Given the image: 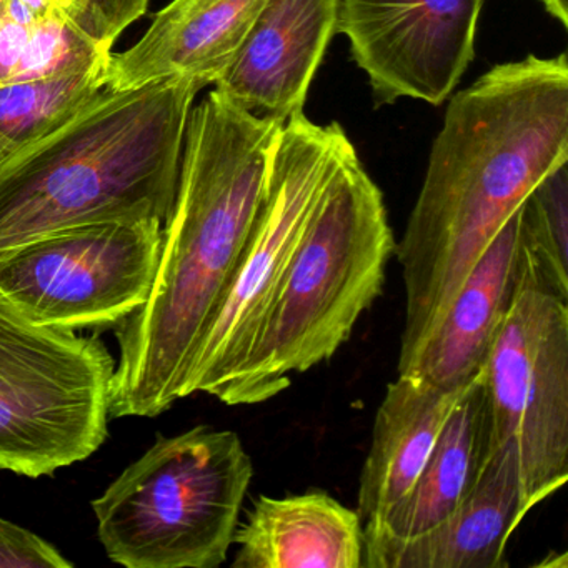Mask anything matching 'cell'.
<instances>
[{"label":"cell","instance_id":"cell-14","mask_svg":"<svg viewBox=\"0 0 568 568\" xmlns=\"http://www.w3.org/2000/svg\"><path fill=\"white\" fill-rule=\"evenodd\" d=\"M530 511L524 504L517 458L491 448L470 494L432 530L364 550L365 568H505L507 545Z\"/></svg>","mask_w":568,"mask_h":568},{"label":"cell","instance_id":"cell-9","mask_svg":"<svg viewBox=\"0 0 568 568\" xmlns=\"http://www.w3.org/2000/svg\"><path fill=\"white\" fill-rule=\"evenodd\" d=\"M161 222H98L32 239L0 255V292L42 325L118 327L148 302Z\"/></svg>","mask_w":568,"mask_h":568},{"label":"cell","instance_id":"cell-1","mask_svg":"<svg viewBox=\"0 0 568 568\" xmlns=\"http://www.w3.org/2000/svg\"><path fill=\"white\" fill-rule=\"evenodd\" d=\"M567 161V54L495 65L450 99L395 245L405 287L398 374L501 225Z\"/></svg>","mask_w":568,"mask_h":568},{"label":"cell","instance_id":"cell-15","mask_svg":"<svg viewBox=\"0 0 568 568\" xmlns=\"http://www.w3.org/2000/svg\"><path fill=\"white\" fill-rule=\"evenodd\" d=\"M491 452L484 368L462 388L417 481L387 517L364 528V550L404 544L448 517L470 494Z\"/></svg>","mask_w":568,"mask_h":568},{"label":"cell","instance_id":"cell-16","mask_svg":"<svg viewBox=\"0 0 568 568\" xmlns=\"http://www.w3.org/2000/svg\"><path fill=\"white\" fill-rule=\"evenodd\" d=\"M234 568H362L364 524L325 491L262 495L237 527Z\"/></svg>","mask_w":568,"mask_h":568},{"label":"cell","instance_id":"cell-11","mask_svg":"<svg viewBox=\"0 0 568 568\" xmlns=\"http://www.w3.org/2000/svg\"><path fill=\"white\" fill-rule=\"evenodd\" d=\"M530 282L540 285L518 207L471 265L447 311L400 374L417 375L447 390L464 387L484 368L498 327Z\"/></svg>","mask_w":568,"mask_h":568},{"label":"cell","instance_id":"cell-6","mask_svg":"<svg viewBox=\"0 0 568 568\" xmlns=\"http://www.w3.org/2000/svg\"><path fill=\"white\" fill-rule=\"evenodd\" d=\"M114 374L104 342L38 324L0 292V470L45 477L95 454Z\"/></svg>","mask_w":568,"mask_h":568},{"label":"cell","instance_id":"cell-2","mask_svg":"<svg viewBox=\"0 0 568 568\" xmlns=\"http://www.w3.org/2000/svg\"><path fill=\"white\" fill-rule=\"evenodd\" d=\"M282 128L217 89L192 108L151 295L115 327L111 418L158 417L181 400L264 201Z\"/></svg>","mask_w":568,"mask_h":568},{"label":"cell","instance_id":"cell-13","mask_svg":"<svg viewBox=\"0 0 568 568\" xmlns=\"http://www.w3.org/2000/svg\"><path fill=\"white\" fill-rule=\"evenodd\" d=\"M267 0H172L128 51L112 54L111 91L174 75L214 85L231 68Z\"/></svg>","mask_w":568,"mask_h":568},{"label":"cell","instance_id":"cell-12","mask_svg":"<svg viewBox=\"0 0 568 568\" xmlns=\"http://www.w3.org/2000/svg\"><path fill=\"white\" fill-rule=\"evenodd\" d=\"M337 22L338 0H267L214 88L245 111L285 124L304 112Z\"/></svg>","mask_w":568,"mask_h":568},{"label":"cell","instance_id":"cell-24","mask_svg":"<svg viewBox=\"0 0 568 568\" xmlns=\"http://www.w3.org/2000/svg\"><path fill=\"white\" fill-rule=\"evenodd\" d=\"M545 11L560 22L561 28H568V0H540Z\"/></svg>","mask_w":568,"mask_h":568},{"label":"cell","instance_id":"cell-18","mask_svg":"<svg viewBox=\"0 0 568 568\" xmlns=\"http://www.w3.org/2000/svg\"><path fill=\"white\" fill-rule=\"evenodd\" d=\"M111 55L45 78L0 84V172L94 101L105 88Z\"/></svg>","mask_w":568,"mask_h":568},{"label":"cell","instance_id":"cell-7","mask_svg":"<svg viewBox=\"0 0 568 568\" xmlns=\"http://www.w3.org/2000/svg\"><path fill=\"white\" fill-rule=\"evenodd\" d=\"M347 142L337 122L314 124L304 112L285 122L254 227L231 285L199 342L181 398L202 392L221 400L241 374L298 235Z\"/></svg>","mask_w":568,"mask_h":568},{"label":"cell","instance_id":"cell-8","mask_svg":"<svg viewBox=\"0 0 568 568\" xmlns=\"http://www.w3.org/2000/svg\"><path fill=\"white\" fill-rule=\"evenodd\" d=\"M491 448L517 458L527 510L568 480V298L521 288L484 364Z\"/></svg>","mask_w":568,"mask_h":568},{"label":"cell","instance_id":"cell-23","mask_svg":"<svg viewBox=\"0 0 568 568\" xmlns=\"http://www.w3.org/2000/svg\"><path fill=\"white\" fill-rule=\"evenodd\" d=\"M31 28L16 24L0 16V84L11 82L28 48Z\"/></svg>","mask_w":568,"mask_h":568},{"label":"cell","instance_id":"cell-10","mask_svg":"<svg viewBox=\"0 0 568 568\" xmlns=\"http://www.w3.org/2000/svg\"><path fill=\"white\" fill-rule=\"evenodd\" d=\"M485 0H338L337 34L367 75L377 105H442L475 58Z\"/></svg>","mask_w":568,"mask_h":568},{"label":"cell","instance_id":"cell-20","mask_svg":"<svg viewBox=\"0 0 568 568\" xmlns=\"http://www.w3.org/2000/svg\"><path fill=\"white\" fill-rule=\"evenodd\" d=\"M105 55L111 54L99 52L58 11L32 26L24 58L12 81L58 74Z\"/></svg>","mask_w":568,"mask_h":568},{"label":"cell","instance_id":"cell-21","mask_svg":"<svg viewBox=\"0 0 568 568\" xmlns=\"http://www.w3.org/2000/svg\"><path fill=\"white\" fill-rule=\"evenodd\" d=\"M62 18L99 52L112 54L118 39L144 18L151 0H54Z\"/></svg>","mask_w":568,"mask_h":568},{"label":"cell","instance_id":"cell-17","mask_svg":"<svg viewBox=\"0 0 568 568\" xmlns=\"http://www.w3.org/2000/svg\"><path fill=\"white\" fill-rule=\"evenodd\" d=\"M462 388L447 390L404 374L388 385L358 485L357 514L364 528L381 524L414 487Z\"/></svg>","mask_w":568,"mask_h":568},{"label":"cell","instance_id":"cell-19","mask_svg":"<svg viewBox=\"0 0 568 568\" xmlns=\"http://www.w3.org/2000/svg\"><path fill=\"white\" fill-rule=\"evenodd\" d=\"M520 225L541 287L568 298V161L548 172L521 202Z\"/></svg>","mask_w":568,"mask_h":568},{"label":"cell","instance_id":"cell-3","mask_svg":"<svg viewBox=\"0 0 568 568\" xmlns=\"http://www.w3.org/2000/svg\"><path fill=\"white\" fill-rule=\"evenodd\" d=\"M202 89L187 75L102 89L72 121L19 155L0 172V255L78 225H164Z\"/></svg>","mask_w":568,"mask_h":568},{"label":"cell","instance_id":"cell-5","mask_svg":"<svg viewBox=\"0 0 568 568\" xmlns=\"http://www.w3.org/2000/svg\"><path fill=\"white\" fill-rule=\"evenodd\" d=\"M254 477L232 430L199 425L155 444L92 501L105 554L128 568H217Z\"/></svg>","mask_w":568,"mask_h":568},{"label":"cell","instance_id":"cell-4","mask_svg":"<svg viewBox=\"0 0 568 568\" xmlns=\"http://www.w3.org/2000/svg\"><path fill=\"white\" fill-rule=\"evenodd\" d=\"M384 194L352 142L308 214L261 335L227 405H255L287 390L294 375L331 361L384 291L395 254Z\"/></svg>","mask_w":568,"mask_h":568},{"label":"cell","instance_id":"cell-22","mask_svg":"<svg viewBox=\"0 0 568 568\" xmlns=\"http://www.w3.org/2000/svg\"><path fill=\"white\" fill-rule=\"evenodd\" d=\"M54 545L14 521L0 517V568H71Z\"/></svg>","mask_w":568,"mask_h":568},{"label":"cell","instance_id":"cell-25","mask_svg":"<svg viewBox=\"0 0 568 568\" xmlns=\"http://www.w3.org/2000/svg\"><path fill=\"white\" fill-rule=\"evenodd\" d=\"M26 8L31 9L34 12L36 18L41 21V19L49 18V16L58 12V6H55L54 0H19Z\"/></svg>","mask_w":568,"mask_h":568}]
</instances>
